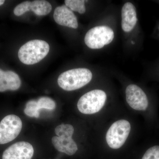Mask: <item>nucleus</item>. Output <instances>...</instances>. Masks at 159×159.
<instances>
[{"mask_svg": "<svg viewBox=\"0 0 159 159\" xmlns=\"http://www.w3.org/2000/svg\"><path fill=\"white\" fill-rule=\"evenodd\" d=\"M50 46L42 40L29 41L19 50L18 56L21 62L28 65L34 64L43 59L48 54Z\"/></svg>", "mask_w": 159, "mask_h": 159, "instance_id": "nucleus-1", "label": "nucleus"}, {"mask_svg": "<svg viewBox=\"0 0 159 159\" xmlns=\"http://www.w3.org/2000/svg\"><path fill=\"white\" fill-rule=\"evenodd\" d=\"M92 77L93 74L89 69H72L61 74L57 79V83L65 90L74 91L87 84Z\"/></svg>", "mask_w": 159, "mask_h": 159, "instance_id": "nucleus-2", "label": "nucleus"}, {"mask_svg": "<svg viewBox=\"0 0 159 159\" xmlns=\"http://www.w3.org/2000/svg\"><path fill=\"white\" fill-rule=\"evenodd\" d=\"M74 128L70 124H61L55 128L57 136L53 137L52 142L55 148L60 152L72 156L76 153L78 148L72 139Z\"/></svg>", "mask_w": 159, "mask_h": 159, "instance_id": "nucleus-3", "label": "nucleus"}, {"mask_svg": "<svg viewBox=\"0 0 159 159\" xmlns=\"http://www.w3.org/2000/svg\"><path fill=\"white\" fill-rule=\"evenodd\" d=\"M107 95L104 91L96 89L83 95L77 102V108L80 112L86 115L99 112L105 104Z\"/></svg>", "mask_w": 159, "mask_h": 159, "instance_id": "nucleus-4", "label": "nucleus"}, {"mask_svg": "<svg viewBox=\"0 0 159 159\" xmlns=\"http://www.w3.org/2000/svg\"><path fill=\"white\" fill-rule=\"evenodd\" d=\"M114 38V32L111 28L105 26H97L87 32L84 42L90 48L99 49L110 43Z\"/></svg>", "mask_w": 159, "mask_h": 159, "instance_id": "nucleus-5", "label": "nucleus"}, {"mask_svg": "<svg viewBox=\"0 0 159 159\" xmlns=\"http://www.w3.org/2000/svg\"><path fill=\"white\" fill-rule=\"evenodd\" d=\"M131 130V125L128 121L124 119L114 122L106 134L107 142L110 148L118 149L124 145Z\"/></svg>", "mask_w": 159, "mask_h": 159, "instance_id": "nucleus-6", "label": "nucleus"}, {"mask_svg": "<svg viewBox=\"0 0 159 159\" xmlns=\"http://www.w3.org/2000/svg\"><path fill=\"white\" fill-rule=\"evenodd\" d=\"M22 127L19 117L14 115L6 116L0 122V144L9 143L19 135Z\"/></svg>", "mask_w": 159, "mask_h": 159, "instance_id": "nucleus-7", "label": "nucleus"}, {"mask_svg": "<svg viewBox=\"0 0 159 159\" xmlns=\"http://www.w3.org/2000/svg\"><path fill=\"white\" fill-rule=\"evenodd\" d=\"M126 100L131 108L136 111H145L149 109V101L143 90L135 84L128 85L125 90Z\"/></svg>", "mask_w": 159, "mask_h": 159, "instance_id": "nucleus-8", "label": "nucleus"}, {"mask_svg": "<svg viewBox=\"0 0 159 159\" xmlns=\"http://www.w3.org/2000/svg\"><path fill=\"white\" fill-rule=\"evenodd\" d=\"M34 152L33 146L29 142H18L4 152L2 159H31Z\"/></svg>", "mask_w": 159, "mask_h": 159, "instance_id": "nucleus-9", "label": "nucleus"}, {"mask_svg": "<svg viewBox=\"0 0 159 159\" xmlns=\"http://www.w3.org/2000/svg\"><path fill=\"white\" fill-rule=\"evenodd\" d=\"M53 17L56 23L60 25L74 29L78 28L77 17L66 5L57 7L54 10Z\"/></svg>", "mask_w": 159, "mask_h": 159, "instance_id": "nucleus-10", "label": "nucleus"}, {"mask_svg": "<svg viewBox=\"0 0 159 159\" xmlns=\"http://www.w3.org/2000/svg\"><path fill=\"white\" fill-rule=\"evenodd\" d=\"M122 28L123 31L130 32L134 28L138 21L136 10L130 2L124 4L122 9Z\"/></svg>", "mask_w": 159, "mask_h": 159, "instance_id": "nucleus-11", "label": "nucleus"}, {"mask_svg": "<svg viewBox=\"0 0 159 159\" xmlns=\"http://www.w3.org/2000/svg\"><path fill=\"white\" fill-rule=\"evenodd\" d=\"M20 85V79L16 73L11 71H4L0 69V92L7 90H16Z\"/></svg>", "mask_w": 159, "mask_h": 159, "instance_id": "nucleus-12", "label": "nucleus"}, {"mask_svg": "<svg viewBox=\"0 0 159 159\" xmlns=\"http://www.w3.org/2000/svg\"><path fill=\"white\" fill-rule=\"evenodd\" d=\"M30 10L37 15H47L52 10V6L48 1L36 0L31 2Z\"/></svg>", "mask_w": 159, "mask_h": 159, "instance_id": "nucleus-13", "label": "nucleus"}, {"mask_svg": "<svg viewBox=\"0 0 159 159\" xmlns=\"http://www.w3.org/2000/svg\"><path fill=\"white\" fill-rule=\"evenodd\" d=\"M66 6L72 11L83 14L86 11L85 1L83 0H66Z\"/></svg>", "mask_w": 159, "mask_h": 159, "instance_id": "nucleus-14", "label": "nucleus"}, {"mask_svg": "<svg viewBox=\"0 0 159 159\" xmlns=\"http://www.w3.org/2000/svg\"><path fill=\"white\" fill-rule=\"evenodd\" d=\"M39 110L38 106L37 101L31 100L26 104L24 112L27 116L29 117L39 118Z\"/></svg>", "mask_w": 159, "mask_h": 159, "instance_id": "nucleus-15", "label": "nucleus"}, {"mask_svg": "<svg viewBox=\"0 0 159 159\" xmlns=\"http://www.w3.org/2000/svg\"><path fill=\"white\" fill-rule=\"evenodd\" d=\"M38 106L39 109H46L52 110L56 107V103L53 99L47 97H43L39 98L37 101Z\"/></svg>", "mask_w": 159, "mask_h": 159, "instance_id": "nucleus-16", "label": "nucleus"}, {"mask_svg": "<svg viewBox=\"0 0 159 159\" xmlns=\"http://www.w3.org/2000/svg\"><path fill=\"white\" fill-rule=\"evenodd\" d=\"M142 159H159V145L149 147L145 152Z\"/></svg>", "mask_w": 159, "mask_h": 159, "instance_id": "nucleus-17", "label": "nucleus"}, {"mask_svg": "<svg viewBox=\"0 0 159 159\" xmlns=\"http://www.w3.org/2000/svg\"><path fill=\"white\" fill-rule=\"evenodd\" d=\"M31 2L29 1L23 2L18 5L15 8L13 12L16 16H20L26 12V11L30 10V5Z\"/></svg>", "mask_w": 159, "mask_h": 159, "instance_id": "nucleus-18", "label": "nucleus"}, {"mask_svg": "<svg viewBox=\"0 0 159 159\" xmlns=\"http://www.w3.org/2000/svg\"><path fill=\"white\" fill-rule=\"evenodd\" d=\"M5 1L4 0H0V6L3 5L4 3H5Z\"/></svg>", "mask_w": 159, "mask_h": 159, "instance_id": "nucleus-19", "label": "nucleus"}]
</instances>
